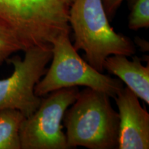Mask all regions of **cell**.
<instances>
[{
    "instance_id": "6da1fadb",
    "label": "cell",
    "mask_w": 149,
    "mask_h": 149,
    "mask_svg": "<svg viewBox=\"0 0 149 149\" xmlns=\"http://www.w3.org/2000/svg\"><path fill=\"white\" fill-rule=\"evenodd\" d=\"M68 21L74 48L84 52L85 60L98 71L105 70L104 62L109 56L135 54L133 41L110 25L102 0H73Z\"/></svg>"
},
{
    "instance_id": "7a4b0ae2",
    "label": "cell",
    "mask_w": 149,
    "mask_h": 149,
    "mask_svg": "<svg viewBox=\"0 0 149 149\" xmlns=\"http://www.w3.org/2000/svg\"><path fill=\"white\" fill-rule=\"evenodd\" d=\"M73 0H0V22L17 35L26 50L52 46L70 35L69 10Z\"/></svg>"
},
{
    "instance_id": "3957f363",
    "label": "cell",
    "mask_w": 149,
    "mask_h": 149,
    "mask_svg": "<svg viewBox=\"0 0 149 149\" xmlns=\"http://www.w3.org/2000/svg\"><path fill=\"white\" fill-rule=\"evenodd\" d=\"M110 97L107 93L90 88L79 91L63 119L69 148H117L119 115Z\"/></svg>"
},
{
    "instance_id": "277c9868",
    "label": "cell",
    "mask_w": 149,
    "mask_h": 149,
    "mask_svg": "<svg viewBox=\"0 0 149 149\" xmlns=\"http://www.w3.org/2000/svg\"><path fill=\"white\" fill-rule=\"evenodd\" d=\"M69 37L62 35L52 44L51 64L35 86V94L42 97L61 88L86 86L114 98L124 87L122 81L91 66L80 57Z\"/></svg>"
},
{
    "instance_id": "5b68a950",
    "label": "cell",
    "mask_w": 149,
    "mask_h": 149,
    "mask_svg": "<svg viewBox=\"0 0 149 149\" xmlns=\"http://www.w3.org/2000/svg\"><path fill=\"white\" fill-rule=\"evenodd\" d=\"M24 52L23 59L15 55L6 61L13 66V72L0 79V111L17 110L28 117L42 102V97L35 93V87L51 61L52 46H33Z\"/></svg>"
},
{
    "instance_id": "8992f818",
    "label": "cell",
    "mask_w": 149,
    "mask_h": 149,
    "mask_svg": "<svg viewBox=\"0 0 149 149\" xmlns=\"http://www.w3.org/2000/svg\"><path fill=\"white\" fill-rule=\"evenodd\" d=\"M78 87L54 91L42 97L36 111L19 128L21 149H68L61 126L65 112L79 95Z\"/></svg>"
},
{
    "instance_id": "52a82bcc",
    "label": "cell",
    "mask_w": 149,
    "mask_h": 149,
    "mask_svg": "<svg viewBox=\"0 0 149 149\" xmlns=\"http://www.w3.org/2000/svg\"><path fill=\"white\" fill-rule=\"evenodd\" d=\"M114 99L118 109L119 149L149 148V114L139 98L124 87Z\"/></svg>"
},
{
    "instance_id": "ba28073f",
    "label": "cell",
    "mask_w": 149,
    "mask_h": 149,
    "mask_svg": "<svg viewBox=\"0 0 149 149\" xmlns=\"http://www.w3.org/2000/svg\"><path fill=\"white\" fill-rule=\"evenodd\" d=\"M104 69L117 76L130 90L143 101L149 104V65L144 66L135 56L132 60L124 55L108 57Z\"/></svg>"
},
{
    "instance_id": "9c48e42d",
    "label": "cell",
    "mask_w": 149,
    "mask_h": 149,
    "mask_svg": "<svg viewBox=\"0 0 149 149\" xmlns=\"http://www.w3.org/2000/svg\"><path fill=\"white\" fill-rule=\"evenodd\" d=\"M25 117L19 111H0V149H21L19 128Z\"/></svg>"
},
{
    "instance_id": "30bf717a",
    "label": "cell",
    "mask_w": 149,
    "mask_h": 149,
    "mask_svg": "<svg viewBox=\"0 0 149 149\" xmlns=\"http://www.w3.org/2000/svg\"><path fill=\"white\" fill-rule=\"evenodd\" d=\"M25 51V46L15 33L0 22V66L13 53Z\"/></svg>"
},
{
    "instance_id": "8fae6325",
    "label": "cell",
    "mask_w": 149,
    "mask_h": 149,
    "mask_svg": "<svg viewBox=\"0 0 149 149\" xmlns=\"http://www.w3.org/2000/svg\"><path fill=\"white\" fill-rule=\"evenodd\" d=\"M128 26L133 31L149 27V0L132 1Z\"/></svg>"
},
{
    "instance_id": "7c38bea8",
    "label": "cell",
    "mask_w": 149,
    "mask_h": 149,
    "mask_svg": "<svg viewBox=\"0 0 149 149\" xmlns=\"http://www.w3.org/2000/svg\"><path fill=\"white\" fill-rule=\"evenodd\" d=\"M124 0H102L103 5L109 19L114 16Z\"/></svg>"
}]
</instances>
